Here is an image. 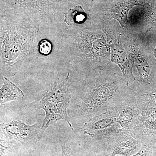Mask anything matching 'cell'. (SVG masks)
<instances>
[{"instance_id": "cell-12", "label": "cell", "mask_w": 156, "mask_h": 156, "mask_svg": "<svg viewBox=\"0 0 156 156\" xmlns=\"http://www.w3.org/2000/svg\"><path fill=\"white\" fill-rule=\"evenodd\" d=\"M87 15L80 6H77L73 9H70L65 14L64 23L66 27H73L76 24H81L86 22Z\"/></svg>"}, {"instance_id": "cell-13", "label": "cell", "mask_w": 156, "mask_h": 156, "mask_svg": "<svg viewBox=\"0 0 156 156\" xmlns=\"http://www.w3.org/2000/svg\"><path fill=\"white\" fill-rule=\"evenodd\" d=\"M52 44L50 41L44 39L39 42L37 47V52L44 56H48L51 53L52 50Z\"/></svg>"}, {"instance_id": "cell-9", "label": "cell", "mask_w": 156, "mask_h": 156, "mask_svg": "<svg viewBox=\"0 0 156 156\" xmlns=\"http://www.w3.org/2000/svg\"><path fill=\"white\" fill-rule=\"evenodd\" d=\"M3 84L0 91L1 104L21 99L24 97V94L14 83L9 80L6 77L2 78Z\"/></svg>"}, {"instance_id": "cell-4", "label": "cell", "mask_w": 156, "mask_h": 156, "mask_svg": "<svg viewBox=\"0 0 156 156\" xmlns=\"http://www.w3.org/2000/svg\"><path fill=\"white\" fill-rule=\"evenodd\" d=\"M78 107L84 114H100L113 109L130 97H120L119 86L115 82L96 80L87 84Z\"/></svg>"}, {"instance_id": "cell-2", "label": "cell", "mask_w": 156, "mask_h": 156, "mask_svg": "<svg viewBox=\"0 0 156 156\" xmlns=\"http://www.w3.org/2000/svg\"><path fill=\"white\" fill-rule=\"evenodd\" d=\"M59 37L62 53L70 63L96 66L109 51L103 36L93 30L67 27Z\"/></svg>"}, {"instance_id": "cell-15", "label": "cell", "mask_w": 156, "mask_h": 156, "mask_svg": "<svg viewBox=\"0 0 156 156\" xmlns=\"http://www.w3.org/2000/svg\"><path fill=\"white\" fill-rule=\"evenodd\" d=\"M150 23L153 26L156 27V12H154L153 14L151 16Z\"/></svg>"}, {"instance_id": "cell-14", "label": "cell", "mask_w": 156, "mask_h": 156, "mask_svg": "<svg viewBox=\"0 0 156 156\" xmlns=\"http://www.w3.org/2000/svg\"><path fill=\"white\" fill-rule=\"evenodd\" d=\"M133 141L131 139L128 138L126 140H122L120 142V144L117 148V150L115 153L125 154L130 151V150L133 148L134 146Z\"/></svg>"}, {"instance_id": "cell-11", "label": "cell", "mask_w": 156, "mask_h": 156, "mask_svg": "<svg viewBox=\"0 0 156 156\" xmlns=\"http://www.w3.org/2000/svg\"><path fill=\"white\" fill-rule=\"evenodd\" d=\"M135 5H140L137 0H123L112 10L113 17L123 26L128 19L129 10Z\"/></svg>"}, {"instance_id": "cell-5", "label": "cell", "mask_w": 156, "mask_h": 156, "mask_svg": "<svg viewBox=\"0 0 156 156\" xmlns=\"http://www.w3.org/2000/svg\"><path fill=\"white\" fill-rule=\"evenodd\" d=\"M69 75L64 79L56 78L48 87L47 92L37 104L38 107L43 109L46 113L39 135H42L49 126L60 120L67 122L73 130L67 114L70 101Z\"/></svg>"}, {"instance_id": "cell-6", "label": "cell", "mask_w": 156, "mask_h": 156, "mask_svg": "<svg viewBox=\"0 0 156 156\" xmlns=\"http://www.w3.org/2000/svg\"><path fill=\"white\" fill-rule=\"evenodd\" d=\"M142 97V102H135L137 113L131 128L130 133H141L149 135H156V103L151 98Z\"/></svg>"}, {"instance_id": "cell-7", "label": "cell", "mask_w": 156, "mask_h": 156, "mask_svg": "<svg viewBox=\"0 0 156 156\" xmlns=\"http://www.w3.org/2000/svg\"><path fill=\"white\" fill-rule=\"evenodd\" d=\"M119 125L117 122L115 108L96 115L85 123L83 128L84 134L92 136L101 134L120 132Z\"/></svg>"}, {"instance_id": "cell-8", "label": "cell", "mask_w": 156, "mask_h": 156, "mask_svg": "<svg viewBox=\"0 0 156 156\" xmlns=\"http://www.w3.org/2000/svg\"><path fill=\"white\" fill-rule=\"evenodd\" d=\"M1 128L7 136L17 140H24L34 133L37 128V124L28 126L24 123L12 121L11 122L1 125Z\"/></svg>"}, {"instance_id": "cell-1", "label": "cell", "mask_w": 156, "mask_h": 156, "mask_svg": "<svg viewBox=\"0 0 156 156\" xmlns=\"http://www.w3.org/2000/svg\"><path fill=\"white\" fill-rule=\"evenodd\" d=\"M41 27L21 18L1 15L0 62L4 77L14 76L37 53Z\"/></svg>"}, {"instance_id": "cell-10", "label": "cell", "mask_w": 156, "mask_h": 156, "mask_svg": "<svg viewBox=\"0 0 156 156\" xmlns=\"http://www.w3.org/2000/svg\"><path fill=\"white\" fill-rule=\"evenodd\" d=\"M111 60L120 66L124 76L128 77L132 76L131 67L126 52L117 44H112V45Z\"/></svg>"}, {"instance_id": "cell-16", "label": "cell", "mask_w": 156, "mask_h": 156, "mask_svg": "<svg viewBox=\"0 0 156 156\" xmlns=\"http://www.w3.org/2000/svg\"><path fill=\"white\" fill-rule=\"evenodd\" d=\"M154 55L156 59V46L154 50Z\"/></svg>"}, {"instance_id": "cell-3", "label": "cell", "mask_w": 156, "mask_h": 156, "mask_svg": "<svg viewBox=\"0 0 156 156\" xmlns=\"http://www.w3.org/2000/svg\"><path fill=\"white\" fill-rule=\"evenodd\" d=\"M64 5L62 0H1V14L48 27L58 24Z\"/></svg>"}]
</instances>
